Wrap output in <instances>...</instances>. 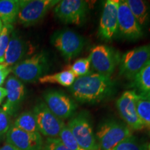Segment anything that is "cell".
<instances>
[{"label": "cell", "mask_w": 150, "mask_h": 150, "mask_svg": "<svg viewBox=\"0 0 150 150\" xmlns=\"http://www.w3.org/2000/svg\"><path fill=\"white\" fill-rule=\"evenodd\" d=\"M21 0H0V19L4 25L11 24L18 18Z\"/></svg>", "instance_id": "obj_20"}, {"label": "cell", "mask_w": 150, "mask_h": 150, "mask_svg": "<svg viewBox=\"0 0 150 150\" xmlns=\"http://www.w3.org/2000/svg\"><path fill=\"white\" fill-rule=\"evenodd\" d=\"M51 42L67 61L77 57L83 51L85 45L81 35L68 29L54 32L52 35Z\"/></svg>", "instance_id": "obj_5"}, {"label": "cell", "mask_w": 150, "mask_h": 150, "mask_svg": "<svg viewBox=\"0 0 150 150\" xmlns=\"http://www.w3.org/2000/svg\"><path fill=\"white\" fill-rule=\"evenodd\" d=\"M59 2L58 0H21L17 20L25 27L34 25L42 20L48 11Z\"/></svg>", "instance_id": "obj_8"}, {"label": "cell", "mask_w": 150, "mask_h": 150, "mask_svg": "<svg viewBox=\"0 0 150 150\" xmlns=\"http://www.w3.org/2000/svg\"><path fill=\"white\" fill-rule=\"evenodd\" d=\"M11 116L4 108H0V138L6 135L10 129Z\"/></svg>", "instance_id": "obj_28"}, {"label": "cell", "mask_w": 150, "mask_h": 150, "mask_svg": "<svg viewBox=\"0 0 150 150\" xmlns=\"http://www.w3.org/2000/svg\"><path fill=\"white\" fill-rule=\"evenodd\" d=\"M69 91L74 99L82 104H96L108 99L115 91V82L110 77L98 73H90L76 78Z\"/></svg>", "instance_id": "obj_1"}, {"label": "cell", "mask_w": 150, "mask_h": 150, "mask_svg": "<svg viewBox=\"0 0 150 150\" xmlns=\"http://www.w3.org/2000/svg\"><path fill=\"white\" fill-rule=\"evenodd\" d=\"M3 26H4V24L2 23V22H1V19H0V33H1V30H2Z\"/></svg>", "instance_id": "obj_33"}, {"label": "cell", "mask_w": 150, "mask_h": 150, "mask_svg": "<svg viewBox=\"0 0 150 150\" xmlns=\"http://www.w3.org/2000/svg\"><path fill=\"white\" fill-rule=\"evenodd\" d=\"M40 150H71L67 148L61 141L59 138H47L45 143L43 142Z\"/></svg>", "instance_id": "obj_29"}, {"label": "cell", "mask_w": 150, "mask_h": 150, "mask_svg": "<svg viewBox=\"0 0 150 150\" xmlns=\"http://www.w3.org/2000/svg\"><path fill=\"white\" fill-rule=\"evenodd\" d=\"M112 150H146L145 144H141L136 138L131 136L120 142Z\"/></svg>", "instance_id": "obj_27"}, {"label": "cell", "mask_w": 150, "mask_h": 150, "mask_svg": "<svg viewBox=\"0 0 150 150\" xmlns=\"http://www.w3.org/2000/svg\"><path fill=\"white\" fill-rule=\"evenodd\" d=\"M59 138L67 148L71 150H86L79 145L67 126H65L62 129Z\"/></svg>", "instance_id": "obj_26"}, {"label": "cell", "mask_w": 150, "mask_h": 150, "mask_svg": "<svg viewBox=\"0 0 150 150\" xmlns=\"http://www.w3.org/2000/svg\"><path fill=\"white\" fill-rule=\"evenodd\" d=\"M137 112L144 127L150 132V101L140 98L136 102Z\"/></svg>", "instance_id": "obj_23"}, {"label": "cell", "mask_w": 150, "mask_h": 150, "mask_svg": "<svg viewBox=\"0 0 150 150\" xmlns=\"http://www.w3.org/2000/svg\"><path fill=\"white\" fill-rule=\"evenodd\" d=\"M7 92L5 88L0 87V104L5 97H6Z\"/></svg>", "instance_id": "obj_32"}, {"label": "cell", "mask_w": 150, "mask_h": 150, "mask_svg": "<svg viewBox=\"0 0 150 150\" xmlns=\"http://www.w3.org/2000/svg\"><path fill=\"white\" fill-rule=\"evenodd\" d=\"M91 61L89 57L77 59L69 69L75 75L76 78L81 77L91 73Z\"/></svg>", "instance_id": "obj_25"}, {"label": "cell", "mask_w": 150, "mask_h": 150, "mask_svg": "<svg viewBox=\"0 0 150 150\" xmlns=\"http://www.w3.org/2000/svg\"><path fill=\"white\" fill-rule=\"evenodd\" d=\"M96 136L101 150H112L120 142L132 136V131L121 122L107 119L99 125Z\"/></svg>", "instance_id": "obj_2"}, {"label": "cell", "mask_w": 150, "mask_h": 150, "mask_svg": "<svg viewBox=\"0 0 150 150\" xmlns=\"http://www.w3.org/2000/svg\"><path fill=\"white\" fill-rule=\"evenodd\" d=\"M120 0L105 1L99 22L98 35L101 40L110 41L117 34V10Z\"/></svg>", "instance_id": "obj_14"}, {"label": "cell", "mask_w": 150, "mask_h": 150, "mask_svg": "<svg viewBox=\"0 0 150 150\" xmlns=\"http://www.w3.org/2000/svg\"><path fill=\"white\" fill-rule=\"evenodd\" d=\"M5 88L7 92L6 102L2 108L12 115L24 100L26 93L25 87L18 78L10 76L6 81Z\"/></svg>", "instance_id": "obj_16"}, {"label": "cell", "mask_w": 150, "mask_h": 150, "mask_svg": "<svg viewBox=\"0 0 150 150\" xmlns=\"http://www.w3.org/2000/svg\"><path fill=\"white\" fill-rule=\"evenodd\" d=\"M54 11L56 18L63 23L81 25L87 17L88 5L83 0H63L55 6Z\"/></svg>", "instance_id": "obj_9"}, {"label": "cell", "mask_w": 150, "mask_h": 150, "mask_svg": "<svg viewBox=\"0 0 150 150\" xmlns=\"http://www.w3.org/2000/svg\"><path fill=\"white\" fill-rule=\"evenodd\" d=\"M49 109L61 120L74 115L77 105L72 98L62 91L49 90L43 95Z\"/></svg>", "instance_id": "obj_12"}, {"label": "cell", "mask_w": 150, "mask_h": 150, "mask_svg": "<svg viewBox=\"0 0 150 150\" xmlns=\"http://www.w3.org/2000/svg\"><path fill=\"white\" fill-rule=\"evenodd\" d=\"M88 57L91 65L96 73L110 77L119 65L121 56L115 49L99 45L91 49Z\"/></svg>", "instance_id": "obj_6"}, {"label": "cell", "mask_w": 150, "mask_h": 150, "mask_svg": "<svg viewBox=\"0 0 150 150\" xmlns=\"http://www.w3.org/2000/svg\"><path fill=\"white\" fill-rule=\"evenodd\" d=\"M131 81L133 91L140 98L150 101V60Z\"/></svg>", "instance_id": "obj_18"}, {"label": "cell", "mask_w": 150, "mask_h": 150, "mask_svg": "<svg viewBox=\"0 0 150 150\" xmlns=\"http://www.w3.org/2000/svg\"><path fill=\"white\" fill-rule=\"evenodd\" d=\"M72 71L66 70L52 74H45L38 81L40 83H58L65 87H70L76 79Z\"/></svg>", "instance_id": "obj_21"}, {"label": "cell", "mask_w": 150, "mask_h": 150, "mask_svg": "<svg viewBox=\"0 0 150 150\" xmlns=\"http://www.w3.org/2000/svg\"><path fill=\"white\" fill-rule=\"evenodd\" d=\"M117 33L123 38L136 40L143 36L140 27L125 0H120L117 10Z\"/></svg>", "instance_id": "obj_11"}, {"label": "cell", "mask_w": 150, "mask_h": 150, "mask_svg": "<svg viewBox=\"0 0 150 150\" xmlns=\"http://www.w3.org/2000/svg\"><path fill=\"white\" fill-rule=\"evenodd\" d=\"M6 142L19 150H40L43 145L40 133H30L11 126L6 135Z\"/></svg>", "instance_id": "obj_15"}, {"label": "cell", "mask_w": 150, "mask_h": 150, "mask_svg": "<svg viewBox=\"0 0 150 150\" xmlns=\"http://www.w3.org/2000/svg\"><path fill=\"white\" fill-rule=\"evenodd\" d=\"M13 30V27L11 24L3 26L1 32L0 33V64L4 63L5 54Z\"/></svg>", "instance_id": "obj_24"}, {"label": "cell", "mask_w": 150, "mask_h": 150, "mask_svg": "<svg viewBox=\"0 0 150 150\" xmlns=\"http://www.w3.org/2000/svg\"><path fill=\"white\" fill-rule=\"evenodd\" d=\"M39 133L47 138H59L60 133L65 125L63 120L57 117L49 109L45 103L40 102L33 110Z\"/></svg>", "instance_id": "obj_10"}, {"label": "cell", "mask_w": 150, "mask_h": 150, "mask_svg": "<svg viewBox=\"0 0 150 150\" xmlns=\"http://www.w3.org/2000/svg\"><path fill=\"white\" fill-rule=\"evenodd\" d=\"M138 96L133 91L124 92L116 102V107L122 119L131 129L139 131L145 128L138 116L136 102Z\"/></svg>", "instance_id": "obj_13"}, {"label": "cell", "mask_w": 150, "mask_h": 150, "mask_svg": "<svg viewBox=\"0 0 150 150\" xmlns=\"http://www.w3.org/2000/svg\"><path fill=\"white\" fill-rule=\"evenodd\" d=\"M142 30L150 24V6L142 0H125Z\"/></svg>", "instance_id": "obj_19"}, {"label": "cell", "mask_w": 150, "mask_h": 150, "mask_svg": "<svg viewBox=\"0 0 150 150\" xmlns=\"http://www.w3.org/2000/svg\"><path fill=\"white\" fill-rule=\"evenodd\" d=\"M0 150H19L14 147V146L11 145V144L8 143L7 142H4L2 145L0 147Z\"/></svg>", "instance_id": "obj_31"}, {"label": "cell", "mask_w": 150, "mask_h": 150, "mask_svg": "<svg viewBox=\"0 0 150 150\" xmlns=\"http://www.w3.org/2000/svg\"><path fill=\"white\" fill-rule=\"evenodd\" d=\"M150 60V43L129 50L121 56L120 75L132 81Z\"/></svg>", "instance_id": "obj_7"}, {"label": "cell", "mask_w": 150, "mask_h": 150, "mask_svg": "<svg viewBox=\"0 0 150 150\" xmlns=\"http://www.w3.org/2000/svg\"><path fill=\"white\" fill-rule=\"evenodd\" d=\"M13 126L27 132L39 133L35 117L31 111L22 112L17 117Z\"/></svg>", "instance_id": "obj_22"}, {"label": "cell", "mask_w": 150, "mask_h": 150, "mask_svg": "<svg viewBox=\"0 0 150 150\" xmlns=\"http://www.w3.org/2000/svg\"><path fill=\"white\" fill-rule=\"evenodd\" d=\"M11 71H12V68L11 67L6 66L4 63L0 64V86L2 85L5 79Z\"/></svg>", "instance_id": "obj_30"}, {"label": "cell", "mask_w": 150, "mask_h": 150, "mask_svg": "<svg viewBox=\"0 0 150 150\" xmlns=\"http://www.w3.org/2000/svg\"><path fill=\"white\" fill-rule=\"evenodd\" d=\"M145 148H146V150H150V142L149 143L145 144Z\"/></svg>", "instance_id": "obj_34"}, {"label": "cell", "mask_w": 150, "mask_h": 150, "mask_svg": "<svg viewBox=\"0 0 150 150\" xmlns=\"http://www.w3.org/2000/svg\"><path fill=\"white\" fill-rule=\"evenodd\" d=\"M49 69L48 57L45 52H39L14 65L12 72L21 81L33 83L45 75Z\"/></svg>", "instance_id": "obj_3"}, {"label": "cell", "mask_w": 150, "mask_h": 150, "mask_svg": "<svg viewBox=\"0 0 150 150\" xmlns=\"http://www.w3.org/2000/svg\"><path fill=\"white\" fill-rule=\"evenodd\" d=\"M28 46L24 39L15 30L11 35L4 56V64L8 67L16 65L22 61L27 54Z\"/></svg>", "instance_id": "obj_17"}, {"label": "cell", "mask_w": 150, "mask_h": 150, "mask_svg": "<svg viewBox=\"0 0 150 150\" xmlns=\"http://www.w3.org/2000/svg\"><path fill=\"white\" fill-rule=\"evenodd\" d=\"M72 136L79 145L86 150H101L86 111L80 112L71 118L67 124Z\"/></svg>", "instance_id": "obj_4"}]
</instances>
